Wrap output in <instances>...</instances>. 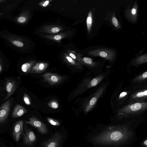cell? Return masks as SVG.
Masks as SVG:
<instances>
[{"label":"cell","mask_w":147,"mask_h":147,"mask_svg":"<svg viewBox=\"0 0 147 147\" xmlns=\"http://www.w3.org/2000/svg\"><path fill=\"white\" fill-rule=\"evenodd\" d=\"M147 78V71H146L134 79L133 81L136 82L145 80Z\"/></svg>","instance_id":"603a6c76"},{"label":"cell","mask_w":147,"mask_h":147,"mask_svg":"<svg viewBox=\"0 0 147 147\" xmlns=\"http://www.w3.org/2000/svg\"><path fill=\"white\" fill-rule=\"evenodd\" d=\"M22 134L24 144L32 147L36 140V136L34 132L28 128L26 124L24 126V131Z\"/></svg>","instance_id":"277c9868"},{"label":"cell","mask_w":147,"mask_h":147,"mask_svg":"<svg viewBox=\"0 0 147 147\" xmlns=\"http://www.w3.org/2000/svg\"><path fill=\"white\" fill-rule=\"evenodd\" d=\"M60 31L59 28L57 27H54L51 29V31L53 33H56L59 32Z\"/></svg>","instance_id":"f546056e"},{"label":"cell","mask_w":147,"mask_h":147,"mask_svg":"<svg viewBox=\"0 0 147 147\" xmlns=\"http://www.w3.org/2000/svg\"></svg>","instance_id":"74e56055"},{"label":"cell","mask_w":147,"mask_h":147,"mask_svg":"<svg viewBox=\"0 0 147 147\" xmlns=\"http://www.w3.org/2000/svg\"><path fill=\"white\" fill-rule=\"evenodd\" d=\"M147 61V55L146 54L136 57L132 61L131 64L134 65H138L145 63Z\"/></svg>","instance_id":"2e32d148"},{"label":"cell","mask_w":147,"mask_h":147,"mask_svg":"<svg viewBox=\"0 0 147 147\" xmlns=\"http://www.w3.org/2000/svg\"><path fill=\"white\" fill-rule=\"evenodd\" d=\"M47 120L50 123L53 125L58 126L60 125L59 122L58 121L53 118L48 117Z\"/></svg>","instance_id":"484cf974"},{"label":"cell","mask_w":147,"mask_h":147,"mask_svg":"<svg viewBox=\"0 0 147 147\" xmlns=\"http://www.w3.org/2000/svg\"><path fill=\"white\" fill-rule=\"evenodd\" d=\"M92 23V13L91 11H90L88 14L86 21L87 29L88 33H90Z\"/></svg>","instance_id":"ffe728a7"},{"label":"cell","mask_w":147,"mask_h":147,"mask_svg":"<svg viewBox=\"0 0 147 147\" xmlns=\"http://www.w3.org/2000/svg\"><path fill=\"white\" fill-rule=\"evenodd\" d=\"M62 137L59 133L55 134L51 138L45 142L43 147H59L62 141Z\"/></svg>","instance_id":"52a82bcc"},{"label":"cell","mask_w":147,"mask_h":147,"mask_svg":"<svg viewBox=\"0 0 147 147\" xmlns=\"http://www.w3.org/2000/svg\"><path fill=\"white\" fill-rule=\"evenodd\" d=\"M17 87L16 82L12 80L9 79L6 82L5 87L7 95L4 100H6L14 92Z\"/></svg>","instance_id":"7c38bea8"},{"label":"cell","mask_w":147,"mask_h":147,"mask_svg":"<svg viewBox=\"0 0 147 147\" xmlns=\"http://www.w3.org/2000/svg\"><path fill=\"white\" fill-rule=\"evenodd\" d=\"M2 69V67L1 65H0V72L1 71Z\"/></svg>","instance_id":"e575fe53"},{"label":"cell","mask_w":147,"mask_h":147,"mask_svg":"<svg viewBox=\"0 0 147 147\" xmlns=\"http://www.w3.org/2000/svg\"><path fill=\"white\" fill-rule=\"evenodd\" d=\"M49 0H47L45 1L44 3L43 4V6L46 7L47 6L49 3Z\"/></svg>","instance_id":"d6a6232c"},{"label":"cell","mask_w":147,"mask_h":147,"mask_svg":"<svg viewBox=\"0 0 147 147\" xmlns=\"http://www.w3.org/2000/svg\"><path fill=\"white\" fill-rule=\"evenodd\" d=\"M35 62L34 61H31L23 64L21 66L22 71L24 73L30 72Z\"/></svg>","instance_id":"d6986e66"},{"label":"cell","mask_w":147,"mask_h":147,"mask_svg":"<svg viewBox=\"0 0 147 147\" xmlns=\"http://www.w3.org/2000/svg\"><path fill=\"white\" fill-rule=\"evenodd\" d=\"M147 96V90L146 89L134 93L132 95L131 98L133 99L138 100L144 99Z\"/></svg>","instance_id":"ac0fdd59"},{"label":"cell","mask_w":147,"mask_h":147,"mask_svg":"<svg viewBox=\"0 0 147 147\" xmlns=\"http://www.w3.org/2000/svg\"><path fill=\"white\" fill-rule=\"evenodd\" d=\"M28 119L29 121H24L26 124H29L33 126L41 134H47V128L45 124L43 122L33 117L29 118Z\"/></svg>","instance_id":"8992f818"},{"label":"cell","mask_w":147,"mask_h":147,"mask_svg":"<svg viewBox=\"0 0 147 147\" xmlns=\"http://www.w3.org/2000/svg\"><path fill=\"white\" fill-rule=\"evenodd\" d=\"M11 102L8 100L5 102L0 107V124L6 120L10 110Z\"/></svg>","instance_id":"ba28073f"},{"label":"cell","mask_w":147,"mask_h":147,"mask_svg":"<svg viewBox=\"0 0 147 147\" xmlns=\"http://www.w3.org/2000/svg\"><path fill=\"white\" fill-rule=\"evenodd\" d=\"M69 56L76 61L79 62L81 58L80 55L75 53V52L73 51H69L68 52Z\"/></svg>","instance_id":"7402d4cb"},{"label":"cell","mask_w":147,"mask_h":147,"mask_svg":"<svg viewBox=\"0 0 147 147\" xmlns=\"http://www.w3.org/2000/svg\"><path fill=\"white\" fill-rule=\"evenodd\" d=\"M106 87L105 86L100 87L92 96L85 107V111L86 113H88L94 107L97 100L102 94Z\"/></svg>","instance_id":"5b68a950"},{"label":"cell","mask_w":147,"mask_h":147,"mask_svg":"<svg viewBox=\"0 0 147 147\" xmlns=\"http://www.w3.org/2000/svg\"><path fill=\"white\" fill-rule=\"evenodd\" d=\"M79 63L81 65H86L90 67H94L97 64V63L94 62L91 58L87 57L81 58Z\"/></svg>","instance_id":"9a60e30c"},{"label":"cell","mask_w":147,"mask_h":147,"mask_svg":"<svg viewBox=\"0 0 147 147\" xmlns=\"http://www.w3.org/2000/svg\"><path fill=\"white\" fill-rule=\"evenodd\" d=\"M125 15L127 18L133 23L136 22L138 16V5L135 3L131 8H128L125 11Z\"/></svg>","instance_id":"8fae6325"},{"label":"cell","mask_w":147,"mask_h":147,"mask_svg":"<svg viewBox=\"0 0 147 147\" xmlns=\"http://www.w3.org/2000/svg\"><path fill=\"white\" fill-rule=\"evenodd\" d=\"M111 20L113 25L115 28H119L121 27L117 20L115 17H112L111 18Z\"/></svg>","instance_id":"4316f807"},{"label":"cell","mask_w":147,"mask_h":147,"mask_svg":"<svg viewBox=\"0 0 147 147\" xmlns=\"http://www.w3.org/2000/svg\"><path fill=\"white\" fill-rule=\"evenodd\" d=\"M44 80L51 85L59 84L62 80V78L57 74L48 72L44 74L42 76Z\"/></svg>","instance_id":"9c48e42d"},{"label":"cell","mask_w":147,"mask_h":147,"mask_svg":"<svg viewBox=\"0 0 147 147\" xmlns=\"http://www.w3.org/2000/svg\"><path fill=\"white\" fill-rule=\"evenodd\" d=\"M48 105L50 107L54 109H57L59 106L57 101L55 100H51L48 103Z\"/></svg>","instance_id":"cb8c5ba5"},{"label":"cell","mask_w":147,"mask_h":147,"mask_svg":"<svg viewBox=\"0 0 147 147\" xmlns=\"http://www.w3.org/2000/svg\"><path fill=\"white\" fill-rule=\"evenodd\" d=\"M23 99L25 103L28 105L31 104V101L29 96L26 94L25 93L23 96Z\"/></svg>","instance_id":"d4e9b609"},{"label":"cell","mask_w":147,"mask_h":147,"mask_svg":"<svg viewBox=\"0 0 147 147\" xmlns=\"http://www.w3.org/2000/svg\"><path fill=\"white\" fill-rule=\"evenodd\" d=\"M133 131L127 125L110 126L93 138L96 144L106 145L122 144L129 140Z\"/></svg>","instance_id":"6da1fadb"},{"label":"cell","mask_w":147,"mask_h":147,"mask_svg":"<svg viewBox=\"0 0 147 147\" xmlns=\"http://www.w3.org/2000/svg\"><path fill=\"white\" fill-rule=\"evenodd\" d=\"M88 54L94 56H99L111 61H113L115 55V51L109 49H97L89 51Z\"/></svg>","instance_id":"3957f363"},{"label":"cell","mask_w":147,"mask_h":147,"mask_svg":"<svg viewBox=\"0 0 147 147\" xmlns=\"http://www.w3.org/2000/svg\"><path fill=\"white\" fill-rule=\"evenodd\" d=\"M144 145H146V146L147 145V140H145L144 141Z\"/></svg>","instance_id":"836d02e7"},{"label":"cell","mask_w":147,"mask_h":147,"mask_svg":"<svg viewBox=\"0 0 147 147\" xmlns=\"http://www.w3.org/2000/svg\"><path fill=\"white\" fill-rule=\"evenodd\" d=\"M0 63H2V61L1 60V59H0Z\"/></svg>","instance_id":"d590c367"},{"label":"cell","mask_w":147,"mask_h":147,"mask_svg":"<svg viewBox=\"0 0 147 147\" xmlns=\"http://www.w3.org/2000/svg\"><path fill=\"white\" fill-rule=\"evenodd\" d=\"M48 66L47 63L39 62L33 65L30 72V74H38L44 72Z\"/></svg>","instance_id":"4fadbf2b"},{"label":"cell","mask_w":147,"mask_h":147,"mask_svg":"<svg viewBox=\"0 0 147 147\" xmlns=\"http://www.w3.org/2000/svg\"><path fill=\"white\" fill-rule=\"evenodd\" d=\"M26 20V18L24 17H20L18 18V21L20 23H23Z\"/></svg>","instance_id":"f1b7e54d"},{"label":"cell","mask_w":147,"mask_h":147,"mask_svg":"<svg viewBox=\"0 0 147 147\" xmlns=\"http://www.w3.org/2000/svg\"><path fill=\"white\" fill-rule=\"evenodd\" d=\"M54 38L56 40H59L61 38V36L60 35H56L54 36Z\"/></svg>","instance_id":"1f68e13d"},{"label":"cell","mask_w":147,"mask_h":147,"mask_svg":"<svg viewBox=\"0 0 147 147\" xmlns=\"http://www.w3.org/2000/svg\"><path fill=\"white\" fill-rule=\"evenodd\" d=\"M104 76L100 75L94 78L88 82L87 87L89 88L94 87L98 84L103 79Z\"/></svg>","instance_id":"e0dca14e"},{"label":"cell","mask_w":147,"mask_h":147,"mask_svg":"<svg viewBox=\"0 0 147 147\" xmlns=\"http://www.w3.org/2000/svg\"><path fill=\"white\" fill-rule=\"evenodd\" d=\"M27 112L26 109L20 104H17L15 106L12 114L13 118L20 117L25 114Z\"/></svg>","instance_id":"5bb4252c"},{"label":"cell","mask_w":147,"mask_h":147,"mask_svg":"<svg viewBox=\"0 0 147 147\" xmlns=\"http://www.w3.org/2000/svg\"><path fill=\"white\" fill-rule=\"evenodd\" d=\"M23 121L21 120L17 121L13 126L12 136L17 142L19 140L20 136L23 131Z\"/></svg>","instance_id":"30bf717a"},{"label":"cell","mask_w":147,"mask_h":147,"mask_svg":"<svg viewBox=\"0 0 147 147\" xmlns=\"http://www.w3.org/2000/svg\"><path fill=\"white\" fill-rule=\"evenodd\" d=\"M13 44L18 47H22L24 46L23 43L19 40H14L13 41Z\"/></svg>","instance_id":"83f0119b"},{"label":"cell","mask_w":147,"mask_h":147,"mask_svg":"<svg viewBox=\"0 0 147 147\" xmlns=\"http://www.w3.org/2000/svg\"><path fill=\"white\" fill-rule=\"evenodd\" d=\"M65 58L67 61L71 65L78 68H81V65L79 62L75 61L68 56V55H67L66 54Z\"/></svg>","instance_id":"44dd1931"},{"label":"cell","mask_w":147,"mask_h":147,"mask_svg":"<svg viewBox=\"0 0 147 147\" xmlns=\"http://www.w3.org/2000/svg\"><path fill=\"white\" fill-rule=\"evenodd\" d=\"M147 102H135L128 105L119 109L118 115L127 117L140 114L147 109Z\"/></svg>","instance_id":"7a4b0ae2"},{"label":"cell","mask_w":147,"mask_h":147,"mask_svg":"<svg viewBox=\"0 0 147 147\" xmlns=\"http://www.w3.org/2000/svg\"><path fill=\"white\" fill-rule=\"evenodd\" d=\"M127 93L126 92H123L121 93L119 96V98L120 99L125 97L127 94Z\"/></svg>","instance_id":"4dcf8cb0"},{"label":"cell","mask_w":147,"mask_h":147,"mask_svg":"<svg viewBox=\"0 0 147 147\" xmlns=\"http://www.w3.org/2000/svg\"></svg>","instance_id":"8d00e7d4"}]
</instances>
